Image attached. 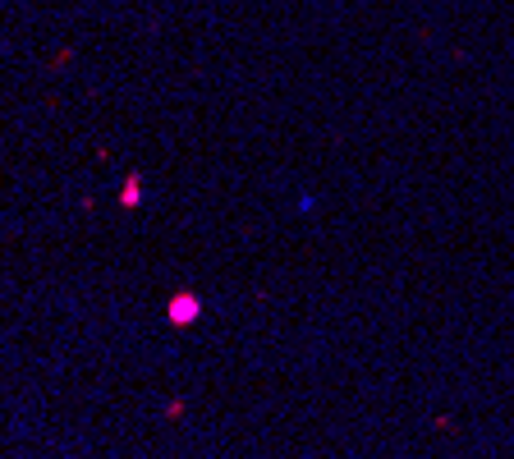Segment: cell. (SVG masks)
Masks as SVG:
<instances>
[{"instance_id":"1","label":"cell","mask_w":514,"mask_h":459,"mask_svg":"<svg viewBox=\"0 0 514 459\" xmlns=\"http://www.w3.org/2000/svg\"><path fill=\"white\" fill-rule=\"evenodd\" d=\"M165 313H170V322H175V326H188V322H193L197 313H202V303H197L193 294H175Z\"/></svg>"},{"instance_id":"2","label":"cell","mask_w":514,"mask_h":459,"mask_svg":"<svg viewBox=\"0 0 514 459\" xmlns=\"http://www.w3.org/2000/svg\"><path fill=\"white\" fill-rule=\"evenodd\" d=\"M138 197H142L138 179H129V184H124V193H120V202H124V207H138Z\"/></svg>"}]
</instances>
